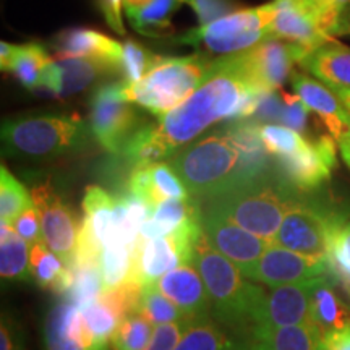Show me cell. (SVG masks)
<instances>
[{"label":"cell","instance_id":"obj_1","mask_svg":"<svg viewBox=\"0 0 350 350\" xmlns=\"http://www.w3.org/2000/svg\"><path fill=\"white\" fill-rule=\"evenodd\" d=\"M262 94L248 51L221 57L211 64L190 98L159 117L157 131L175 154L217 122L255 116Z\"/></svg>","mask_w":350,"mask_h":350},{"label":"cell","instance_id":"obj_2","mask_svg":"<svg viewBox=\"0 0 350 350\" xmlns=\"http://www.w3.org/2000/svg\"><path fill=\"white\" fill-rule=\"evenodd\" d=\"M195 266L211 299L213 317L239 338L247 339L266 295L265 288L248 282L234 262L214 250L204 234L196 245Z\"/></svg>","mask_w":350,"mask_h":350},{"label":"cell","instance_id":"obj_3","mask_svg":"<svg viewBox=\"0 0 350 350\" xmlns=\"http://www.w3.org/2000/svg\"><path fill=\"white\" fill-rule=\"evenodd\" d=\"M169 164L190 195L204 200L250 182L229 129L190 143Z\"/></svg>","mask_w":350,"mask_h":350},{"label":"cell","instance_id":"obj_4","mask_svg":"<svg viewBox=\"0 0 350 350\" xmlns=\"http://www.w3.org/2000/svg\"><path fill=\"white\" fill-rule=\"evenodd\" d=\"M294 200L287 182L266 174L206 200L204 209L221 214L242 229L274 243L275 234Z\"/></svg>","mask_w":350,"mask_h":350},{"label":"cell","instance_id":"obj_5","mask_svg":"<svg viewBox=\"0 0 350 350\" xmlns=\"http://www.w3.org/2000/svg\"><path fill=\"white\" fill-rule=\"evenodd\" d=\"M211 64L200 54L157 57L156 64L142 80L130 85L124 81V96L156 117H163L190 98Z\"/></svg>","mask_w":350,"mask_h":350},{"label":"cell","instance_id":"obj_6","mask_svg":"<svg viewBox=\"0 0 350 350\" xmlns=\"http://www.w3.org/2000/svg\"><path fill=\"white\" fill-rule=\"evenodd\" d=\"M88 139L90 129L80 117H21L2 124V150L12 157L52 159L81 150Z\"/></svg>","mask_w":350,"mask_h":350},{"label":"cell","instance_id":"obj_7","mask_svg":"<svg viewBox=\"0 0 350 350\" xmlns=\"http://www.w3.org/2000/svg\"><path fill=\"white\" fill-rule=\"evenodd\" d=\"M274 3L242 8L232 12L206 26L190 29L177 41L190 46L203 47L213 54H239L250 51L271 36V21L274 20Z\"/></svg>","mask_w":350,"mask_h":350},{"label":"cell","instance_id":"obj_8","mask_svg":"<svg viewBox=\"0 0 350 350\" xmlns=\"http://www.w3.org/2000/svg\"><path fill=\"white\" fill-rule=\"evenodd\" d=\"M142 126V117L124 96V81L98 88L91 99V130L107 152L122 156L129 139Z\"/></svg>","mask_w":350,"mask_h":350},{"label":"cell","instance_id":"obj_9","mask_svg":"<svg viewBox=\"0 0 350 350\" xmlns=\"http://www.w3.org/2000/svg\"><path fill=\"white\" fill-rule=\"evenodd\" d=\"M334 216L336 211L318 203L295 198L284 216L274 243L300 255L327 260Z\"/></svg>","mask_w":350,"mask_h":350},{"label":"cell","instance_id":"obj_10","mask_svg":"<svg viewBox=\"0 0 350 350\" xmlns=\"http://www.w3.org/2000/svg\"><path fill=\"white\" fill-rule=\"evenodd\" d=\"M201 222L208 243L230 262H234L245 278L253 281L262 253L268 250L273 242L242 229L227 217L209 209L203 211Z\"/></svg>","mask_w":350,"mask_h":350},{"label":"cell","instance_id":"obj_11","mask_svg":"<svg viewBox=\"0 0 350 350\" xmlns=\"http://www.w3.org/2000/svg\"><path fill=\"white\" fill-rule=\"evenodd\" d=\"M336 142L331 135H323L304 144L287 156L274 157L284 182L300 191H313L331 178L336 167Z\"/></svg>","mask_w":350,"mask_h":350},{"label":"cell","instance_id":"obj_12","mask_svg":"<svg viewBox=\"0 0 350 350\" xmlns=\"http://www.w3.org/2000/svg\"><path fill=\"white\" fill-rule=\"evenodd\" d=\"M31 198L41 219L44 242L68 268L75 256L81 222L77 221L75 214L49 182L34 187Z\"/></svg>","mask_w":350,"mask_h":350},{"label":"cell","instance_id":"obj_13","mask_svg":"<svg viewBox=\"0 0 350 350\" xmlns=\"http://www.w3.org/2000/svg\"><path fill=\"white\" fill-rule=\"evenodd\" d=\"M275 15L271 36L301 47L306 52L331 41L325 16L314 0H274Z\"/></svg>","mask_w":350,"mask_h":350},{"label":"cell","instance_id":"obj_14","mask_svg":"<svg viewBox=\"0 0 350 350\" xmlns=\"http://www.w3.org/2000/svg\"><path fill=\"white\" fill-rule=\"evenodd\" d=\"M313 282L314 279L306 282L269 287L258 308L250 334L255 331L274 329V327L282 326L314 325L312 314Z\"/></svg>","mask_w":350,"mask_h":350},{"label":"cell","instance_id":"obj_15","mask_svg":"<svg viewBox=\"0 0 350 350\" xmlns=\"http://www.w3.org/2000/svg\"><path fill=\"white\" fill-rule=\"evenodd\" d=\"M327 273V260L300 255L278 243H271L258 262L253 281L266 287H278L313 281Z\"/></svg>","mask_w":350,"mask_h":350},{"label":"cell","instance_id":"obj_16","mask_svg":"<svg viewBox=\"0 0 350 350\" xmlns=\"http://www.w3.org/2000/svg\"><path fill=\"white\" fill-rule=\"evenodd\" d=\"M46 350H111L109 342L96 338L86 326L81 308L68 300L51 306L44 321Z\"/></svg>","mask_w":350,"mask_h":350},{"label":"cell","instance_id":"obj_17","mask_svg":"<svg viewBox=\"0 0 350 350\" xmlns=\"http://www.w3.org/2000/svg\"><path fill=\"white\" fill-rule=\"evenodd\" d=\"M308 52L295 44L278 38H266L256 47L248 51L253 75L265 93L279 91L294 75L295 64L304 60Z\"/></svg>","mask_w":350,"mask_h":350},{"label":"cell","instance_id":"obj_18","mask_svg":"<svg viewBox=\"0 0 350 350\" xmlns=\"http://www.w3.org/2000/svg\"><path fill=\"white\" fill-rule=\"evenodd\" d=\"M154 286L180 310L185 318L198 319L213 314L211 299L195 262L169 271L157 279Z\"/></svg>","mask_w":350,"mask_h":350},{"label":"cell","instance_id":"obj_19","mask_svg":"<svg viewBox=\"0 0 350 350\" xmlns=\"http://www.w3.org/2000/svg\"><path fill=\"white\" fill-rule=\"evenodd\" d=\"M292 86L304 106L317 113L331 137L339 142L349 131V109L339 96L310 73L294 72Z\"/></svg>","mask_w":350,"mask_h":350},{"label":"cell","instance_id":"obj_20","mask_svg":"<svg viewBox=\"0 0 350 350\" xmlns=\"http://www.w3.org/2000/svg\"><path fill=\"white\" fill-rule=\"evenodd\" d=\"M300 67L334 91L345 106L350 104V46L331 39L308 52Z\"/></svg>","mask_w":350,"mask_h":350},{"label":"cell","instance_id":"obj_21","mask_svg":"<svg viewBox=\"0 0 350 350\" xmlns=\"http://www.w3.org/2000/svg\"><path fill=\"white\" fill-rule=\"evenodd\" d=\"M120 68V64L109 62L103 59H90V57H70L52 62L47 70L44 88L55 96H70L80 93L88 86L93 85L98 78L111 75Z\"/></svg>","mask_w":350,"mask_h":350},{"label":"cell","instance_id":"obj_22","mask_svg":"<svg viewBox=\"0 0 350 350\" xmlns=\"http://www.w3.org/2000/svg\"><path fill=\"white\" fill-rule=\"evenodd\" d=\"M327 273L314 279L312 291L313 323L323 338L350 327V301Z\"/></svg>","mask_w":350,"mask_h":350},{"label":"cell","instance_id":"obj_23","mask_svg":"<svg viewBox=\"0 0 350 350\" xmlns=\"http://www.w3.org/2000/svg\"><path fill=\"white\" fill-rule=\"evenodd\" d=\"M54 49L60 59L90 57L120 64L124 46L94 29L70 28L54 39Z\"/></svg>","mask_w":350,"mask_h":350},{"label":"cell","instance_id":"obj_24","mask_svg":"<svg viewBox=\"0 0 350 350\" xmlns=\"http://www.w3.org/2000/svg\"><path fill=\"white\" fill-rule=\"evenodd\" d=\"M248 340L252 350H323V336L314 325L255 331Z\"/></svg>","mask_w":350,"mask_h":350},{"label":"cell","instance_id":"obj_25","mask_svg":"<svg viewBox=\"0 0 350 350\" xmlns=\"http://www.w3.org/2000/svg\"><path fill=\"white\" fill-rule=\"evenodd\" d=\"M29 275L36 286L54 292L60 299L65 295L70 284L68 268L44 240L29 248Z\"/></svg>","mask_w":350,"mask_h":350},{"label":"cell","instance_id":"obj_26","mask_svg":"<svg viewBox=\"0 0 350 350\" xmlns=\"http://www.w3.org/2000/svg\"><path fill=\"white\" fill-rule=\"evenodd\" d=\"M117 198L107 193L104 188L91 185L86 188L83 198V221L90 226L91 232L103 248L113 245V219H116Z\"/></svg>","mask_w":350,"mask_h":350},{"label":"cell","instance_id":"obj_27","mask_svg":"<svg viewBox=\"0 0 350 350\" xmlns=\"http://www.w3.org/2000/svg\"><path fill=\"white\" fill-rule=\"evenodd\" d=\"M52 65V59L41 44L29 42L16 46L7 72H12L26 90L44 88L47 70Z\"/></svg>","mask_w":350,"mask_h":350},{"label":"cell","instance_id":"obj_28","mask_svg":"<svg viewBox=\"0 0 350 350\" xmlns=\"http://www.w3.org/2000/svg\"><path fill=\"white\" fill-rule=\"evenodd\" d=\"M0 275L3 281H28L29 248L15 227L0 224Z\"/></svg>","mask_w":350,"mask_h":350},{"label":"cell","instance_id":"obj_29","mask_svg":"<svg viewBox=\"0 0 350 350\" xmlns=\"http://www.w3.org/2000/svg\"><path fill=\"white\" fill-rule=\"evenodd\" d=\"M185 0H150L138 8L125 10L131 26L144 36H163L170 29L174 13Z\"/></svg>","mask_w":350,"mask_h":350},{"label":"cell","instance_id":"obj_30","mask_svg":"<svg viewBox=\"0 0 350 350\" xmlns=\"http://www.w3.org/2000/svg\"><path fill=\"white\" fill-rule=\"evenodd\" d=\"M234 340L211 314L193 319L174 350H227Z\"/></svg>","mask_w":350,"mask_h":350},{"label":"cell","instance_id":"obj_31","mask_svg":"<svg viewBox=\"0 0 350 350\" xmlns=\"http://www.w3.org/2000/svg\"><path fill=\"white\" fill-rule=\"evenodd\" d=\"M122 156H125L135 165H139L161 163V161L172 157L174 154L170 152L167 144L163 142V138H161L159 131H157V125L144 124L129 139Z\"/></svg>","mask_w":350,"mask_h":350},{"label":"cell","instance_id":"obj_32","mask_svg":"<svg viewBox=\"0 0 350 350\" xmlns=\"http://www.w3.org/2000/svg\"><path fill=\"white\" fill-rule=\"evenodd\" d=\"M70 284L62 299L77 306H85L104 292L103 273L99 265H72L68 268Z\"/></svg>","mask_w":350,"mask_h":350},{"label":"cell","instance_id":"obj_33","mask_svg":"<svg viewBox=\"0 0 350 350\" xmlns=\"http://www.w3.org/2000/svg\"><path fill=\"white\" fill-rule=\"evenodd\" d=\"M31 193L5 165L0 169V221L3 224H15L26 209L33 206Z\"/></svg>","mask_w":350,"mask_h":350},{"label":"cell","instance_id":"obj_34","mask_svg":"<svg viewBox=\"0 0 350 350\" xmlns=\"http://www.w3.org/2000/svg\"><path fill=\"white\" fill-rule=\"evenodd\" d=\"M100 273H103L104 291L119 287L131 274L133 266V250L124 245L106 247L100 255Z\"/></svg>","mask_w":350,"mask_h":350},{"label":"cell","instance_id":"obj_35","mask_svg":"<svg viewBox=\"0 0 350 350\" xmlns=\"http://www.w3.org/2000/svg\"><path fill=\"white\" fill-rule=\"evenodd\" d=\"M138 314H142L144 319H148L154 326L178 321V319L185 318L180 310L167 297L161 294L159 288L154 284H144L143 286Z\"/></svg>","mask_w":350,"mask_h":350},{"label":"cell","instance_id":"obj_36","mask_svg":"<svg viewBox=\"0 0 350 350\" xmlns=\"http://www.w3.org/2000/svg\"><path fill=\"white\" fill-rule=\"evenodd\" d=\"M152 325L142 314H131L113 332L112 350H144L152 336Z\"/></svg>","mask_w":350,"mask_h":350},{"label":"cell","instance_id":"obj_37","mask_svg":"<svg viewBox=\"0 0 350 350\" xmlns=\"http://www.w3.org/2000/svg\"><path fill=\"white\" fill-rule=\"evenodd\" d=\"M81 314L85 318V323L90 327V331L93 332L96 338L106 340V342L112 339L113 332H116V329L122 323V319L116 313V310L103 297L81 306Z\"/></svg>","mask_w":350,"mask_h":350},{"label":"cell","instance_id":"obj_38","mask_svg":"<svg viewBox=\"0 0 350 350\" xmlns=\"http://www.w3.org/2000/svg\"><path fill=\"white\" fill-rule=\"evenodd\" d=\"M327 266L350 275V213L336 211Z\"/></svg>","mask_w":350,"mask_h":350},{"label":"cell","instance_id":"obj_39","mask_svg":"<svg viewBox=\"0 0 350 350\" xmlns=\"http://www.w3.org/2000/svg\"><path fill=\"white\" fill-rule=\"evenodd\" d=\"M150 174L152 182V200L154 204L169 198L188 200L191 198L190 191L183 185V182L178 178V175L174 172L169 163H156L150 164Z\"/></svg>","mask_w":350,"mask_h":350},{"label":"cell","instance_id":"obj_40","mask_svg":"<svg viewBox=\"0 0 350 350\" xmlns=\"http://www.w3.org/2000/svg\"><path fill=\"white\" fill-rule=\"evenodd\" d=\"M261 139L269 156L279 157L299 150L306 138L297 130L288 129L286 125L266 124L261 125Z\"/></svg>","mask_w":350,"mask_h":350},{"label":"cell","instance_id":"obj_41","mask_svg":"<svg viewBox=\"0 0 350 350\" xmlns=\"http://www.w3.org/2000/svg\"><path fill=\"white\" fill-rule=\"evenodd\" d=\"M157 55H152L148 52L142 44L135 41H125L124 51H122V62L120 68L124 72L125 83H137L150 72L152 65L156 64Z\"/></svg>","mask_w":350,"mask_h":350},{"label":"cell","instance_id":"obj_42","mask_svg":"<svg viewBox=\"0 0 350 350\" xmlns=\"http://www.w3.org/2000/svg\"><path fill=\"white\" fill-rule=\"evenodd\" d=\"M331 38L350 34V0H314Z\"/></svg>","mask_w":350,"mask_h":350},{"label":"cell","instance_id":"obj_43","mask_svg":"<svg viewBox=\"0 0 350 350\" xmlns=\"http://www.w3.org/2000/svg\"><path fill=\"white\" fill-rule=\"evenodd\" d=\"M193 319L182 318L178 321L165 323V325H157L152 331V336L144 350H174L180 342L188 327H190Z\"/></svg>","mask_w":350,"mask_h":350},{"label":"cell","instance_id":"obj_44","mask_svg":"<svg viewBox=\"0 0 350 350\" xmlns=\"http://www.w3.org/2000/svg\"><path fill=\"white\" fill-rule=\"evenodd\" d=\"M185 2L193 8L200 26H206L229 15L237 7L235 0H185Z\"/></svg>","mask_w":350,"mask_h":350},{"label":"cell","instance_id":"obj_45","mask_svg":"<svg viewBox=\"0 0 350 350\" xmlns=\"http://www.w3.org/2000/svg\"><path fill=\"white\" fill-rule=\"evenodd\" d=\"M13 227H15V230L20 234V237L28 245L39 243L44 240L41 219H39V213L34 204L31 208L26 209V211L16 219Z\"/></svg>","mask_w":350,"mask_h":350},{"label":"cell","instance_id":"obj_46","mask_svg":"<svg viewBox=\"0 0 350 350\" xmlns=\"http://www.w3.org/2000/svg\"><path fill=\"white\" fill-rule=\"evenodd\" d=\"M308 109L299 99V96L284 94V113L282 122L288 129H294L299 133L306 130V117H308Z\"/></svg>","mask_w":350,"mask_h":350},{"label":"cell","instance_id":"obj_47","mask_svg":"<svg viewBox=\"0 0 350 350\" xmlns=\"http://www.w3.org/2000/svg\"><path fill=\"white\" fill-rule=\"evenodd\" d=\"M0 350H25V336L18 323L10 314L2 313Z\"/></svg>","mask_w":350,"mask_h":350},{"label":"cell","instance_id":"obj_48","mask_svg":"<svg viewBox=\"0 0 350 350\" xmlns=\"http://www.w3.org/2000/svg\"><path fill=\"white\" fill-rule=\"evenodd\" d=\"M284 113V103L279 99V96L273 93H265L261 96L260 106H258V111L255 116L260 117V119H268V120H282Z\"/></svg>","mask_w":350,"mask_h":350},{"label":"cell","instance_id":"obj_49","mask_svg":"<svg viewBox=\"0 0 350 350\" xmlns=\"http://www.w3.org/2000/svg\"><path fill=\"white\" fill-rule=\"evenodd\" d=\"M122 3H124V0H99V7L103 10L104 18L117 34H125Z\"/></svg>","mask_w":350,"mask_h":350},{"label":"cell","instance_id":"obj_50","mask_svg":"<svg viewBox=\"0 0 350 350\" xmlns=\"http://www.w3.org/2000/svg\"><path fill=\"white\" fill-rule=\"evenodd\" d=\"M323 350H350V327L323 338Z\"/></svg>","mask_w":350,"mask_h":350},{"label":"cell","instance_id":"obj_51","mask_svg":"<svg viewBox=\"0 0 350 350\" xmlns=\"http://www.w3.org/2000/svg\"><path fill=\"white\" fill-rule=\"evenodd\" d=\"M15 49L16 44H10L5 41H2V44H0V67H2L3 72H7L12 57L15 54Z\"/></svg>","mask_w":350,"mask_h":350},{"label":"cell","instance_id":"obj_52","mask_svg":"<svg viewBox=\"0 0 350 350\" xmlns=\"http://www.w3.org/2000/svg\"><path fill=\"white\" fill-rule=\"evenodd\" d=\"M227 350H252V344L248 339H243V338H235L234 342Z\"/></svg>","mask_w":350,"mask_h":350},{"label":"cell","instance_id":"obj_53","mask_svg":"<svg viewBox=\"0 0 350 350\" xmlns=\"http://www.w3.org/2000/svg\"><path fill=\"white\" fill-rule=\"evenodd\" d=\"M146 2H150V0H124V7L125 10H131V8H138L144 5Z\"/></svg>","mask_w":350,"mask_h":350},{"label":"cell","instance_id":"obj_54","mask_svg":"<svg viewBox=\"0 0 350 350\" xmlns=\"http://www.w3.org/2000/svg\"><path fill=\"white\" fill-rule=\"evenodd\" d=\"M340 154H342V159L345 161V164L349 165L350 169V146H345V144H339Z\"/></svg>","mask_w":350,"mask_h":350},{"label":"cell","instance_id":"obj_55","mask_svg":"<svg viewBox=\"0 0 350 350\" xmlns=\"http://www.w3.org/2000/svg\"><path fill=\"white\" fill-rule=\"evenodd\" d=\"M345 107L349 109V131L344 135L342 138L339 139L338 144H345V146H350V104H347V106H345Z\"/></svg>","mask_w":350,"mask_h":350}]
</instances>
